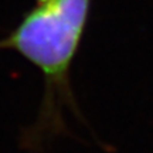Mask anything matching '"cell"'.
I'll return each mask as SVG.
<instances>
[{"label": "cell", "instance_id": "obj_1", "mask_svg": "<svg viewBox=\"0 0 153 153\" xmlns=\"http://www.w3.org/2000/svg\"><path fill=\"white\" fill-rule=\"evenodd\" d=\"M92 0H34L16 27L0 38V50L14 51L43 75V98L22 145L38 152L67 133L65 112H76L71 68L91 14Z\"/></svg>", "mask_w": 153, "mask_h": 153}]
</instances>
